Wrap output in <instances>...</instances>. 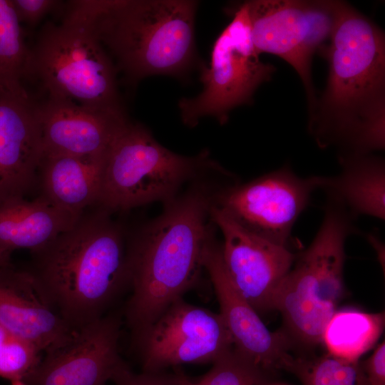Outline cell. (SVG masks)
<instances>
[{
    "label": "cell",
    "instance_id": "6da1fadb",
    "mask_svg": "<svg viewBox=\"0 0 385 385\" xmlns=\"http://www.w3.org/2000/svg\"><path fill=\"white\" fill-rule=\"evenodd\" d=\"M329 62L324 93L308 128L320 148L339 155L384 148L385 38L383 31L349 4L339 1L330 40L321 52Z\"/></svg>",
    "mask_w": 385,
    "mask_h": 385
},
{
    "label": "cell",
    "instance_id": "7a4b0ae2",
    "mask_svg": "<svg viewBox=\"0 0 385 385\" xmlns=\"http://www.w3.org/2000/svg\"><path fill=\"white\" fill-rule=\"evenodd\" d=\"M111 212L98 207L41 249L28 272L65 319L79 327L129 284L128 249Z\"/></svg>",
    "mask_w": 385,
    "mask_h": 385
},
{
    "label": "cell",
    "instance_id": "3957f363",
    "mask_svg": "<svg viewBox=\"0 0 385 385\" xmlns=\"http://www.w3.org/2000/svg\"><path fill=\"white\" fill-rule=\"evenodd\" d=\"M166 202L128 249L133 289L128 317L136 333L196 281L212 238L206 220L212 202L205 193L192 191Z\"/></svg>",
    "mask_w": 385,
    "mask_h": 385
},
{
    "label": "cell",
    "instance_id": "277c9868",
    "mask_svg": "<svg viewBox=\"0 0 385 385\" xmlns=\"http://www.w3.org/2000/svg\"><path fill=\"white\" fill-rule=\"evenodd\" d=\"M76 6L131 83L154 75L181 77L195 58L191 0H80Z\"/></svg>",
    "mask_w": 385,
    "mask_h": 385
},
{
    "label": "cell",
    "instance_id": "5b68a950",
    "mask_svg": "<svg viewBox=\"0 0 385 385\" xmlns=\"http://www.w3.org/2000/svg\"><path fill=\"white\" fill-rule=\"evenodd\" d=\"M354 218L327 200L322 222L309 246L296 257L274 297L289 334L306 344L322 343L328 322L344 293V245Z\"/></svg>",
    "mask_w": 385,
    "mask_h": 385
},
{
    "label": "cell",
    "instance_id": "8992f818",
    "mask_svg": "<svg viewBox=\"0 0 385 385\" xmlns=\"http://www.w3.org/2000/svg\"><path fill=\"white\" fill-rule=\"evenodd\" d=\"M116 68L73 1L60 24L47 23L30 49L29 76L36 77L48 98L122 108Z\"/></svg>",
    "mask_w": 385,
    "mask_h": 385
},
{
    "label": "cell",
    "instance_id": "52a82bcc",
    "mask_svg": "<svg viewBox=\"0 0 385 385\" xmlns=\"http://www.w3.org/2000/svg\"><path fill=\"white\" fill-rule=\"evenodd\" d=\"M209 160L177 154L160 145L144 127L128 122L104 160L98 206L110 212L166 202Z\"/></svg>",
    "mask_w": 385,
    "mask_h": 385
},
{
    "label": "cell",
    "instance_id": "ba28073f",
    "mask_svg": "<svg viewBox=\"0 0 385 385\" xmlns=\"http://www.w3.org/2000/svg\"><path fill=\"white\" fill-rule=\"evenodd\" d=\"M230 10L232 20L216 38L209 66L201 67L202 91L178 103L181 119L188 126L207 116L221 125L227 123L230 111L250 104L257 88L275 71L255 48L246 1Z\"/></svg>",
    "mask_w": 385,
    "mask_h": 385
},
{
    "label": "cell",
    "instance_id": "9c48e42d",
    "mask_svg": "<svg viewBox=\"0 0 385 385\" xmlns=\"http://www.w3.org/2000/svg\"><path fill=\"white\" fill-rule=\"evenodd\" d=\"M246 4L256 51L277 56L294 68L305 88L310 115L317 101L312 57L330 40L339 1L253 0Z\"/></svg>",
    "mask_w": 385,
    "mask_h": 385
},
{
    "label": "cell",
    "instance_id": "30bf717a",
    "mask_svg": "<svg viewBox=\"0 0 385 385\" xmlns=\"http://www.w3.org/2000/svg\"><path fill=\"white\" fill-rule=\"evenodd\" d=\"M144 371L184 364L213 363L234 349L220 314L180 298L137 332Z\"/></svg>",
    "mask_w": 385,
    "mask_h": 385
},
{
    "label": "cell",
    "instance_id": "8fae6325",
    "mask_svg": "<svg viewBox=\"0 0 385 385\" xmlns=\"http://www.w3.org/2000/svg\"><path fill=\"white\" fill-rule=\"evenodd\" d=\"M316 190L317 176L300 178L287 165L226 189L214 204L248 231L287 247L294 225Z\"/></svg>",
    "mask_w": 385,
    "mask_h": 385
},
{
    "label": "cell",
    "instance_id": "7c38bea8",
    "mask_svg": "<svg viewBox=\"0 0 385 385\" xmlns=\"http://www.w3.org/2000/svg\"><path fill=\"white\" fill-rule=\"evenodd\" d=\"M210 215L222 234L221 256L234 286L258 314L273 309L274 294L296 255L248 231L214 203Z\"/></svg>",
    "mask_w": 385,
    "mask_h": 385
},
{
    "label": "cell",
    "instance_id": "4fadbf2b",
    "mask_svg": "<svg viewBox=\"0 0 385 385\" xmlns=\"http://www.w3.org/2000/svg\"><path fill=\"white\" fill-rule=\"evenodd\" d=\"M119 329L112 319L78 327L62 345L46 353L24 381L29 385H106L129 371L118 351Z\"/></svg>",
    "mask_w": 385,
    "mask_h": 385
},
{
    "label": "cell",
    "instance_id": "5bb4252c",
    "mask_svg": "<svg viewBox=\"0 0 385 385\" xmlns=\"http://www.w3.org/2000/svg\"><path fill=\"white\" fill-rule=\"evenodd\" d=\"M203 267L210 276L220 304L219 314L230 334L235 351L266 372L287 370L294 359L289 353V337L270 332L234 286L224 267L220 246L212 238L204 252Z\"/></svg>",
    "mask_w": 385,
    "mask_h": 385
},
{
    "label": "cell",
    "instance_id": "9a60e30c",
    "mask_svg": "<svg viewBox=\"0 0 385 385\" xmlns=\"http://www.w3.org/2000/svg\"><path fill=\"white\" fill-rule=\"evenodd\" d=\"M43 155L38 106L0 93V203L31 191Z\"/></svg>",
    "mask_w": 385,
    "mask_h": 385
},
{
    "label": "cell",
    "instance_id": "2e32d148",
    "mask_svg": "<svg viewBox=\"0 0 385 385\" xmlns=\"http://www.w3.org/2000/svg\"><path fill=\"white\" fill-rule=\"evenodd\" d=\"M0 324L8 334L48 353L65 343L72 325L28 272L0 270Z\"/></svg>",
    "mask_w": 385,
    "mask_h": 385
},
{
    "label": "cell",
    "instance_id": "e0dca14e",
    "mask_svg": "<svg viewBox=\"0 0 385 385\" xmlns=\"http://www.w3.org/2000/svg\"><path fill=\"white\" fill-rule=\"evenodd\" d=\"M44 153H106L129 122L123 109L97 108L48 98L38 106Z\"/></svg>",
    "mask_w": 385,
    "mask_h": 385
},
{
    "label": "cell",
    "instance_id": "ac0fdd59",
    "mask_svg": "<svg viewBox=\"0 0 385 385\" xmlns=\"http://www.w3.org/2000/svg\"><path fill=\"white\" fill-rule=\"evenodd\" d=\"M106 154L44 153L38 173L41 196L56 207L77 215L98 205Z\"/></svg>",
    "mask_w": 385,
    "mask_h": 385
},
{
    "label": "cell",
    "instance_id": "d6986e66",
    "mask_svg": "<svg viewBox=\"0 0 385 385\" xmlns=\"http://www.w3.org/2000/svg\"><path fill=\"white\" fill-rule=\"evenodd\" d=\"M341 171L317 176V189L328 200L342 206L353 218L369 215L385 218V163L371 154L339 155Z\"/></svg>",
    "mask_w": 385,
    "mask_h": 385
},
{
    "label": "cell",
    "instance_id": "ffe728a7",
    "mask_svg": "<svg viewBox=\"0 0 385 385\" xmlns=\"http://www.w3.org/2000/svg\"><path fill=\"white\" fill-rule=\"evenodd\" d=\"M81 215L56 207L41 195L32 201L22 197L1 202L0 250L36 252L71 228Z\"/></svg>",
    "mask_w": 385,
    "mask_h": 385
},
{
    "label": "cell",
    "instance_id": "44dd1931",
    "mask_svg": "<svg viewBox=\"0 0 385 385\" xmlns=\"http://www.w3.org/2000/svg\"><path fill=\"white\" fill-rule=\"evenodd\" d=\"M384 322V312L368 313L354 309L336 311L325 327L322 343L332 356L359 361L376 344Z\"/></svg>",
    "mask_w": 385,
    "mask_h": 385
},
{
    "label": "cell",
    "instance_id": "7402d4cb",
    "mask_svg": "<svg viewBox=\"0 0 385 385\" xmlns=\"http://www.w3.org/2000/svg\"><path fill=\"white\" fill-rule=\"evenodd\" d=\"M30 49L11 0H0V93L29 96L24 81L29 77Z\"/></svg>",
    "mask_w": 385,
    "mask_h": 385
},
{
    "label": "cell",
    "instance_id": "603a6c76",
    "mask_svg": "<svg viewBox=\"0 0 385 385\" xmlns=\"http://www.w3.org/2000/svg\"><path fill=\"white\" fill-rule=\"evenodd\" d=\"M303 385H367L361 363L329 354L312 359L294 358L289 369Z\"/></svg>",
    "mask_w": 385,
    "mask_h": 385
},
{
    "label": "cell",
    "instance_id": "cb8c5ba5",
    "mask_svg": "<svg viewBox=\"0 0 385 385\" xmlns=\"http://www.w3.org/2000/svg\"><path fill=\"white\" fill-rule=\"evenodd\" d=\"M197 385H266L267 372L235 349L214 361Z\"/></svg>",
    "mask_w": 385,
    "mask_h": 385
},
{
    "label": "cell",
    "instance_id": "d4e9b609",
    "mask_svg": "<svg viewBox=\"0 0 385 385\" xmlns=\"http://www.w3.org/2000/svg\"><path fill=\"white\" fill-rule=\"evenodd\" d=\"M40 353L32 344L9 336L0 349V376L24 381L39 364Z\"/></svg>",
    "mask_w": 385,
    "mask_h": 385
},
{
    "label": "cell",
    "instance_id": "484cf974",
    "mask_svg": "<svg viewBox=\"0 0 385 385\" xmlns=\"http://www.w3.org/2000/svg\"><path fill=\"white\" fill-rule=\"evenodd\" d=\"M20 22L29 25L38 23L60 3L55 0H11Z\"/></svg>",
    "mask_w": 385,
    "mask_h": 385
},
{
    "label": "cell",
    "instance_id": "4316f807",
    "mask_svg": "<svg viewBox=\"0 0 385 385\" xmlns=\"http://www.w3.org/2000/svg\"><path fill=\"white\" fill-rule=\"evenodd\" d=\"M367 385H385V343L379 344L372 354L361 363Z\"/></svg>",
    "mask_w": 385,
    "mask_h": 385
},
{
    "label": "cell",
    "instance_id": "83f0119b",
    "mask_svg": "<svg viewBox=\"0 0 385 385\" xmlns=\"http://www.w3.org/2000/svg\"><path fill=\"white\" fill-rule=\"evenodd\" d=\"M177 375L169 376L158 372L144 371L135 374L128 371L115 382V385H176Z\"/></svg>",
    "mask_w": 385,
    "mask_h": 385
},
{
    "label": "cell",
    "instance_id": "f1b7e54d",
    "mask_svg": "<svg viewBox=\"0 0 385 385\" xmlns=\"http://www.w3.org/2000/svg\"><path fill=\"white\" fill-rule=\"evenodd\" d=\"M10 267V253L0 250V270Z\"/></svg>",
    "mask_w": 385,
    "mask_h": 385
},
{
    "label": "cell",
    "instance_id": "f546056e",
    "mask_svg": "<svg viewBox=\"0 0 385 385\" xmlns=\"http://www.w3.org/2000/svg\"><path fill=\"white\" fill-rule=\"evenodd\" d=\"M177 384L176 385H197L196 382H194L188 379L184 375H177Z\"/></svg>",
    "mask_w": 385,
    "mask_h": 385
},
{
    "label": "cell",
    "instance_id": "4dcf8cb0",
    "mask_svg": "<svg viewBox=\"0 0 385 385\" xmlns=\"http://www.w3.org/2000/svg\"><path fill=\"white\" fill-rule=\"evenodd\" d=\"M9 334L5 329L0 324V349L9 337Z\"/></svg>",
    "mask_w": 385,
    "mask_h": 385
},
{
    "label": "cell",
    "instance_id": "1f68e13d",
    "mask_svg": "<svg viewBox=\"0 0 385 385\" xmlns=\"http://www.w3.org/2000/svg\"><path fill=\"white\" fill-rule=\"evenodd\" d=\"M11 385H29L25 381L22 380H14L11 381Z\"/></svg>",
    "mask_w": 385,
    "mask_h": 385
}]
</instances>
